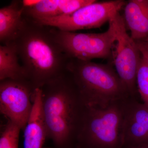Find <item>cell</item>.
Instances as JSON below:
<instances>
[{"instance_id":"obj_14","label":"cell","mask_w":148,"mask_h":148,"mask_svg":"<svg viewBox=\"0 0 148 148\" xmlns=\"http://www.w3.org/2000/svg\"><path fill=\"white\" fill-rule=\"evenodd\" d=\"M8 79L28 80L14 42L0 45V81Z\"/></svg>"},{"instance_id":"obj_8","label":"cell","mask_w":148,"mask_h":148,"mask_svg":"<svg viewBox=\"0 0 148 148\" xmlns=\"http://www.w3.org/2000/svg\"><path fill=\"white\" fill-rule=\"evenodd\" d=\"M28 80L0 81V112L24 130L33 108L35 90Z\"/></svg>"},{"instance_id":"obj_13","label":"cell","mask_w":148,"mask_h":148,"mask_svg":"<svg viewBox=\"0 0 148 148\" xmlns=\"http://www.w3.org/2000/svg\"><path fill=\"white\" fill-rule=\"evenodd\" d=\"M23 1H13L0 9V41L2 45L13 42L23 24Z\"/></svg>"},{"instance_id":"obj_10","label":"cell","mask_w":148,"mask_h":148,"mask_svg":"<svg viewBox=\"0 0 148 148\" xmlns=\"http://www.w3.org/2000/svg\"><path fill=\"white\" fill-rule=\"evenodd\" d=\"M95 0H42L34 1L32 5L24 6V15L37 20L70 14Z\"/></svg>"},{"instance_id":"obj_19","label":"cell","mask_w":148,"mask_h":148,"mask_svg":"<svg viewBox=\"0 0 148 148\" xmlns=\"http://www.w3.org/2000/svg\"><path fill=\"white\" fill-rule=\"evenodd\" d=\"M144 41L145 42L146 44L147 45V46L148 47V39H147L146 40H144Z\"/></svg>"},{"instance_id":"obj_11","label":"cell","mask_w":148,"mask_h":148,"mask_svg":"<svg viewBox=\"0 0 148 148\" xmlns=\"http://www.w3.org/2000/svg\"><path fill=\"white\" fill-rule=\"evenodd\" d=\"M33 106L24 131V148H42L47 139V130L42 109V90L35 89Z\"/></svg>"},{"instance_id":"obj_9","label":"cell","mask_w":148,"mask_h":148,"mask_svg":"<svg viewBox=\"0 0 148 148\" xmlns=\"http://www.w3.org/2000/svg\"><path fill=\"white\" fill-rule=\"evenodd\" d=\"M126 101L123 128V146L148 144V106Z\"/></svg>"},{"instance_id":"obj_7","label":"cell","mask_w":148,"mask_h":148,"mask_svg":"<svg viewBox=\"0 0 148 148\" xmlns=\"http://www.w3.org/2000/svg\"><path fill=\"white\" fill-rule=\"evenodd\" d=\"M115 33L112 57L116 71L130 95L137 90L136 75L141 59L137 42L128 34L123 17L117 14L111 19Z\"/></svg>"},{"instance_id":"obj_12","label":"cell","mask_w":148,"mask_h":148,"mask_svg":"<svg viewBox=\"0 0 148 148\" xmlns=\"http://www.w3.org/2000/svg\"><path fill=\"white\" fill-rule=\"evenodd\" d=\"M123 19L132 39L141 41L148 38V0L127 2L125 5Z\"/></svg>"},{"instance_id":"obj_6","label":"cell","mask_w":148,"mask_h":148,"mask_svg":"<svg viewBox=\"0 0 148 148\" xmlns=\"http://www.w3.org/2000/svg\"><path fill=\"white\" fill-rule=\"evenodd\" d=\"M121 0L94 2L70 14L33 20L45 26L68 32L101 27L115 16L125 5Z\"/></svg>"},{"instance_id":"obj_17","label":"cell","mask_w":148,"mask_h":148,"mask_svg":"<svg viewBox=\"0 0 148 148\" xmlns=\"http://www.w3.org/2000/svg\"><path fill=\"white\" fill-rule=\"evenodd\" d=\"M139 47L141 55L143 56L148 62V47L144 41L137 42Z\"/></svg>"},{"instance_id":"obj_4","label":"cell","mask_w":148,"mask_h":148,"mask_svg":"<svg viewBox=\"0 0 148 148\" xmlns=\"http://www.w3.org/2000/svg\"><path fill=\"white\" fill-rule=\"evenodd\" d=\"M127 100L112 103L105 108L86 107L77 139V147H123L124 108Z\"/></svg>"},{"instance_id":"obj_2","label":"cell","mask_w":148,"mask_h":148,"mask_svg":"<svg viewBox=\"0 0 148 148\" xmlns=\"http://www.w3.org/2000/svg\"><path fill=\"white\" fill-rule=\"evenodd\" d=\"M47 139L54 148H75L86 106L67 71L41 88Z\"/></svg>"},{"instance_id":"obj_1","label":"cell","mask_w":148,"mask_h":148,"mask_svg":"<svg viewBox=\"0 0 148 148\" xmlns=\"http://www.w3.org/2000/svg\"><path fill=\"white\" fill-rule=\"evenodd\" d=\"M13 42L27 79L35 89L67 71L70 58L56 40L51 27L24 15L23 24Z\"/></svg>"},{"instance_id":"obj_20","label":"cell","mask_w":148,"mask_h":148,"mask_svg":"<svg viewBox=\"0 0 148 148\" xmlns=\"http://www.w3.org/2000/svg\"><path fill=\"white\" fill-rule=\"evenodd\" d=\"M75 148H77V147H76Z\"/></svg>"},{"instance_id":"obj_16","label":"cell","mask_w":148,"mask_h":148,"mask_svg":"<svg viewBox=\"0 0 148 148\" xmlns=\"http://www.w3.org/2000/svg\"><path fill=\"white\" fill-rule=\"evenodd\" d=\"M136 84L144 103L148 106V62L142 55L137 71Z\"/></svg>"},{"instance_id":"obj_3","label":"cell","mask_w":148,"mask_h":148,"mask_svg":"<svg viewBox=\"0 0 148 148\" xmlns=\"http://www.w3.org/2000/svg\"><path fill=\"white\" fill-rule=\"evenodd\" d=\"M67 70L86 107L105 108L131 96L116 72L109 65L70 58Z\"/></svg>"},{"instance_id":"obj_18","label":"cell","mask_w":148,"mask_h":148,"mask_svg":"<svg viewBox=\"0 0 148 148\" xmlns=\"http://www.w3.org/2000/svg\"><path fill=\"white\" fill-rule=\"evenodd\" d=\"M126 148H148V144H144L140 145L133 146Z\"/></svg>"},{"instance_id":"obj_5","label":"cell","mask_w":148,"mask_h":148,"mask_svg":"<svg viewBox=\"0 0 148 148\" xmlns=\"http://www.w3.org/2000/svg\"><path fill=\"white\" fill-rule=\"evenodd\" d=\"M51 30L56 40L69 58L91 61L112 56L115 33L111 20L108 29L102 33L65 32L53 27Z\"/></svg>"},{"instance_id":"obj_15","label":"cell","mask_w":148,"mask_h":148,"mask_svg":"<svg viewBox=\"0 0 148 148\" xmlns=\"http://www.w3.org/2000/svg\"><path fill=\"white\" fill-rule=\"evenodd\" d=\"M21 128L8 120L3 126L0 136V148H18V140Z\"/></svg>"}]
</instances>
